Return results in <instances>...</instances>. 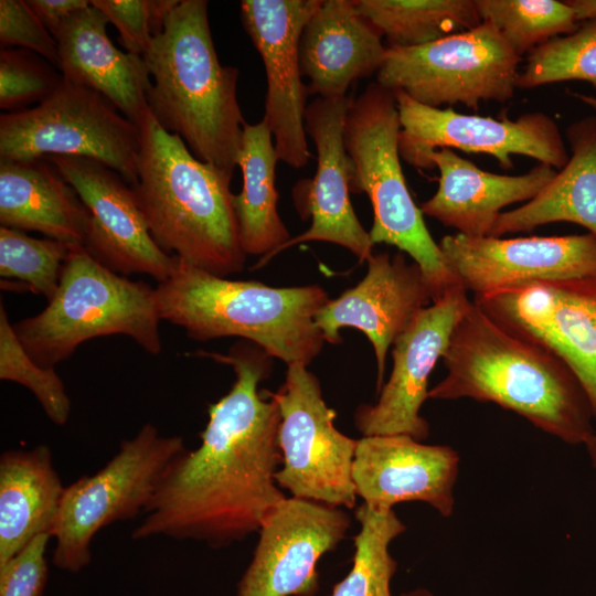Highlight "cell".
I'll return each mask as SVG.
<instances>
[{
    "instance_id": "cell-29",
    "label": "cell",
    "mask_w": 596,
    "mask_h": 596,
    "mask_svg": "<svg viewBox=\"0 0 596 596\" xmlns=\"http://www.w3.org/2000/svg\"><path fill=\"white\" fill-rule=\"evenodd\" d=\"M389 47H413L478 26L476 0H354Z\"/></svg>"
},
{
    "instance_id": "cell-41",
    "label": "cell",
    "mask_w": 596,
    "mask_h": 596,
    "mask_svg": "<svg viewBox=\"0 0 596 596\" xmlns=\"http://www.w3.org/2000/svg\"><path fill=\"white\" fill-rule=\"evenodd\" d=\"M570 95L581 100L583 104L592 108L596 115V97L587 94L570 92Z\"/></svg>"
},
{
    "instance_id": "cell-42",
    "label": "cell",
    "mask_w": 596,
    "mask_h": 596,
    "mask_svg": "<svg viewBox=\"0 0 596 596\" xmlns=\"http://www.w3.org/2000/svg\"><path fill=\"white\" fill-rule=\"evenodd\" d=\"M593 467L596 469V429L585 444Z\"/></svg>"
},
{
    "instance_id": "cell-6",
    "label": "cell",
    "mask_w": 596,
    "mask_h": 596,
    "mask_svg": "<svg viewBox=\"0 0 596 596\" xmlns=\"http://www.w3.org/2000/svg\"><path fill=\"white\" fill-rule=\"evenodd\" d=\"M400 132L398 109L390 89L374 82L358 97H351L344 124V146L352 166L350 190L370 199L373 245L384 243L409 255L421 267L434 302L460 283L408 190L401 164Z\"/></svg>"
},
{
    "instance_id": "cell-24",
    "label": "cell",
    "mask_w": 596,
    "mask_h": 596,
    "mask_svg": "<svg viewBox=\"0 0 596 596\" xmlns=\"http://www.w3.org/2000/svg\"><path fill=\"white\" fill-rule=\"evenodd\" d=\"M108 22L92 3L72 15L54 38L58 70L64 78L104 95L137 125L148 110L150 75L142 56L113 44Z\"/></svg>"
},
{
    "instance_id": "cell-2",
    "label": "cell",
    "mask_w": 596,
    "mask_h": 596,
    "mask_svg": "<svg viewBox=\"0 0 596 596\" xmlns=\"http://www.w3.org/2000/svg\"><path fill=\"white\" fill-rule=\"evenodd\" d=\"M441 359L447 374L428 398L494 403L571 445H585L595 432L589 400L570 366L549 348L494 321L473 301Z\"/></svg>"
},
{
    "instance_id": "cell-9",
    "label": "cell",
    "mask_w": 596,
    "mask_h": 596,
    "mask_svg": "<svg viewBox=\"0 0 596 596\" xmlns=\"http://www.w3.org/2000/svg\"><path fill=\"white\" fill-rule=\"evenodd\" d=\"M139 129L104 95L62 78L36 106L0 116V161L85 157L137 178Z\"/></svg>"
},
{
    "instance_id": "cell-3",
    "label": "cell",
    "mask_w": 596,
    "mask_h": 596,
    "mask_svg": "<svg viewBox=\"0 0 596 596\" xmlns=\"http://www.w3.org/2000/svg\"><path fill=\"white\" fill-rule=\"evenodd\" d=\"M139 129L137 178L130 185L149 232L167 254L220 277L244 269L230 189L232 175L195 158L148 110Z\"/></svg>"
},
{
    "instance_id": "cell-34",
    "label": "cell",
    "mask_w": 596,
    "mask_h": 596,
    "mask_svg": "<svg viewBox=\"0 0 596 596\" xmlns=\"http://www.w3.org/2000/svg\"><path fill=\"white\" fill-rule=\"evenodd\" d=\"M0 379L19 383L36 397L46 416L56 425H65L71 400L54 368L38 364L26 352L0 304Z\"/></svg>"
},
{
    "instance_id": "cell-25",
    "label": "cell",
    "mask_w": 596,
    "mask_h": 596,
    "mask_svg": "<svg viewBox=\"0 0 596 596\" xmlns=\"http://www.w3.org/2000/svg\"><path fill=\"white\" fill-rule=\"evenodd\" d=\"M0 223L83 246L89 212L49 160L0 161Z\"/></svg>"
},
{
    "instance_id": "cell-10",
    "label": "cell",
    "mask_w": 596,
    "mask_h": 596,
    "mask_svg": "<svg viewBox=\"0 0 596 596\" xmlns=\"http://www.w3.org/2000/svg\"><path fill=\"white\" fill-rule=\"evenodd\" d=\"M519 57L498 30L478 26L413 47H386L376 83L439 108L482 102L505 103L517 88Z\"/></svg>"
},
{
    "instance_id": "cell-1",
    "label": "cell",
    "mask_w": 596,
    "mask_h": 596,
    "mask_svg": "<svg viewBox=\"0 0 596 596\" xmlns=\"http://www.w3.org/2000/svg\"><path fill=\"white\" fill-rule=\"evenodd\" d=\"M228 364L230 392L207 408L198 448L181 453L163 475L132 539L164 535L227 546L258 532L286 496L275 475L283 462L277 402L258 384L273 358L244 341L227 354L198 352Z\"/></svg>"
},
{
    "instance_id": "cell-23",
    "label": "cell",
    "mask_w": 596,
    "mask_h": 596,
    "mask_svg": "<svg viewBox=\"0 0 596 596\" xmlns=\"http://www.w3.org/2000/svg\"><path fill=\"white\" fill-rule=\"evenodd\" d=\"M385 53L381 33L358 11L354 0H322L299 43L308 94L347 97L355 81L379 72Z\"/></svg>"
},
{
    "instance_id": "cell-36",
    "label": "cell",
    "mask_w": 596,
    "mask_h": 596,
    "mask_svg": "<svg viewBox=\"0 0 596 596\" xmlns=\"http://www.w3.org/2000/svg\"><path fill=\"white\" fill-rule=\"evenodd\" d=\"M179 0H92L119 33L126 52L142 56Z\"/></svg>"
},
{
    "instance_id": "cell-21",
    "label": "cell",
    "mask_w": 596,
    "mask_h": 596,
    "mask_svg": "<svg viewBox=\"0 0 596 596\" xmlns=\"http://www.w3.org/2000/svg\"><path fill=\"white\" fill-rule=\"evenodd\" d=\"M351 97H316L307 105L305 129L317 150L315 178L307 183L306 215L310 227L276 249L280 252L305 242L337 244L353 253L360 262L373 255L369 232L360 223L350 201L352 166L344 146V124ZM264 264V265H265Z\"/></svg>"
},
{
    "instance_id": "cell-33",
    "label": "cell",
    "mask_w": 596,
    "mask_h": 596,
    "mask_svg": "<svg viewBox=\"0 0 596 596\" xmlns=\"http://www.w3.org/2000/svg\"><path fill=\"white\" fill-rule=\"evenodd\" d=\"M584 81L596 89V18L581 21L571 34L550 40L528 54L517 88Z\"/></svg>"
},
{
    "instance_id": "cell-40",
    "label": "cell",
    "mask_w": 596,
    "mask_h": 596,
    "mask_svg": "<svg viewBox=\"0 0 596 596\" xmlns=\"http://www.w3.org/2000/svg\"><path fill=\"white\" fill-rule=\"evenodd\" d=\"M567 3L574 9L579 22L596 18V0H567Z\"/></svg>"
},
{
    "instance_id": "cell-26",
    "label": "cell",
    "mask_w": 596,
    "mask_h": 596,
    "mask_svg": "<svg viewBox=\"0 0 596 596\" xmlns=\"http://www.w3.org/2000/svg\"><path fill=\"white\" fill-rule=\"evenodd\" d=\"M570 158L531 201L502 212L490 236L531 231L554 222L581 225L596 236V115L566 129Z\"/></svg>"
},
{
    "instance_id": "cell-38",
    "label": "cell",
    "mask_w": 596,
    "mask_h": 596,
    "mask_svg": "<svg viewBox=\"0 0 596 596\" xmlns=\"http://www.w3.org/2000/svg\"><path fill=\"white\" fill-rule=\"evenodd\" d=\"M49 533L36 535L13 557L0 564V596H41L47 578Z\"/></svg>"
},
{
    "instance_id": "cell-7",
    "label": "cell",
    "mask_w": 596,
    "mask_h": 596,
    "mask_svg": "<svg viewBox=\"0 0 596 596\" xmlns=\"http://www.w3.org/2000/svg\"><path fill=\"white\" fill-rule=\"evenodd\" d=\"M160 320L155 288L110 270L82 245H73L47 306L12 326L29 355L54 368L83 342L104 336H127L159 354Z\"/></svg>"
},
{
    "instance_id": "cell-13",
    "label": "cell",
    "mask_w": 596,
    "mask_h": 596,
    "mask_svg": "<svg viewBox=\"0 0 596 596\" xmlns=\"http://www.w3.org/2000/svg\"><path fill=\"white\" fill-rule=\"evenodd\" d=\"M472 301L511 332L556 353L581 382L596 418V276L519 284Z\"/></svg>"
},
{
    "instance_id": "cell-11",
    "label": "cell",
    "mask_w": 596,
    "mask_h": 596,
    "mask_svg": "<svg viewBox=\"0 0 596 596\" xmlns=\"http://www.w3.org/2000/svg\"><path fill=\"white\" fill-rule=\"evenodd\" d=\"M268 394L280 412L283 467L275 475L277 485L295 498L352 509L358 439L334 426L336 412L324 402L317 376L305 365H287L284 384Z\"/></svg>"
},
{
    "instance_id": "cell-8",
    "label": "cell",
    "mask_w": 596,
    "mask_h": 596,
    "mask_svg": "<svg viewBox=\"0 0 596 596\" xmlns=\"http://www.w3.org/2000/svg\"><path fill=\"white\" fill-rule=\"evenodd\" d=\"M185 449L181 436H162L145 424L100 470L65 487L49 531L55 540L53 564L72 573L86 566L96 533L145 512L163 475Z\"/></svg>"
},
{
    "instance_id": "cell-20",
    "label": "cell",
    "mask_w": 596,
    "mask_h": 596,
    "mask_svg": "<svg viewBox=\"0 0 596 596\" xmlns=\"http://www.w3.org/2000/svg\"><path fill=\"white\" fill-rule=\"evenodd\" d=\"M459 455L445 445H427L404 434L358 439L352 466L356 496L375 509L421 501L443 517L454 511Z\"/></svg>"
},
{
    "instance_id": "cell-30",
    "label": "cell",
    "mask_w": 596,
    "mask_h": 596,
    "mask_svg": "<svg viewBox=\"0 0 596 596\" xmlns=\"http://www.w3.org/2000/svg\"><path fill=\"white\" fill-rule=\"evenodd\" d=\"M360 531L354 535L353 565L334 585L331 596H391L390 582L397 563L389 546L406 526L393 509L362 503L355 511Z\"/></svg>"
},
{
    "instance_id": "cell-17",
    "label": "cell",
    "mask_w": 596,
    "mask_h": 596,
    "mask_svg": "<svg viewBox=\"0 0 596 596\" xmlns=\"http://www.w3.org/2000/svg\"><path fill=\"white\" fill-rule=\"evenodd\" d=\"M74 188L89 212L83 247L110 270L170 277L177 256L153 241L131 187L115 170L85 157L46 158Z\"/></svg>"
},
{
    "instance_id": "cell-22",
    "label": "cell",
    "mask_w": 596,
    "mask_h": 596,
    "mask_svg": "<svg viewBox=\"0 0 596 596\" xmlns=\"http://www.w3.org/2000/svg\"><path fill=\"white\" fill-rule=\"evenodd\" d=\"M429 161L440 177L436 193L421 205L423 214L471 237L490 236L503 207L531 201L556 173L543 163L520 175L492 173L446 148Z\"/></svg>"
},
{
    "instance_id": "cell-43",
    "label": "cell",
    "mask_w": 596,
    "mask_h": 596,
    "mask_svg": "<svg viewBox=\"0 0 596 596\" xmlns=\"http://www.w3.org/2000/svg\"><path fill=\"white\" fill-rule=\"evenodd\" d=\"M401 596H434V595L426 589H415L408 593H404Z\"/></svg>"
},
{
    "instance_id": "cell-5",
    "label": "cell",
    "mask_w": 596,
    "mask_h": 596,
    "mask_svg": "<svg viewBox=\"0 0 596 596\" xmlns=\"http://www.w3.org/2000/svg\"><path fill=\"white\" fill-rule=\"evenodd\" d=\"M155 290L161 320L198 341L241 337L287 365L305 366L326 343L315 316L330 298L319 285L272 287L232 280L177 256L173 273Z\"/></svg>"
},
{
    "instance_id": "cell-28",
    "label": "cell",
    "mask_w": 596,
    "mask_h": 596,
    "mask_svg": "<svg viewBox=\"0 0 596 596\" xmlns=\"http://www.w3.org/2000/svg\"><path fill=\"white\" fill-rule=\"evenodd\" d=\"M279 160L273 135L264 119L245 124L237 158L243 185L233 195L238 237L244 254L262 256L254 268L290 240L277 211L275 170Z\"/></svg>"
},
{
    "instance_id": "cell-39",
    "label": "cell",
    "mask_w": 596,
    "mask_h": 596,
    "mask_svg": "<svg viewBox=\"0 0 596 596\" xmlns=\"http://www.w3.org/2000/svg\"><path fill=\"white\" fill-rule=\"evenodd\" d=\"M53 38L76 12L87 8V0H26Z\"/></svg>"
},
{
    "instance_id": "cell-16",
    "label": "cell",
    "mask_w": 596,
    "mask_h": 596,
    "mask_svg": "<svg viewBox=\"0 0 596 596\" xmlns=\"http://www.w3.org/2000/svg\"><path fill=\"white\" fill-rule=\"evenodd\" d=\"M470 304L465 288L455 286L424 308L394 341L387 382L374 404H362L354 413V425L363 436L404 434L421 441L428 437L429 425L421 415L428 380Z\"/></svg>"
},
{
    "instance_id": "cell-32",
    "label": "cell",
    "mask_w": 596,
    "mask_h": 596,
    "mask_svg": "<svg viewBox=\"0 0 596 596\" xmlns=\"http://www.w3.org/2000/svg\"><path fill=\"white\" fill-rule=\"evenodd\" d=\"M72 245L53 238H35L0 226L1 288L31 291L49 300L55 295Z\"/></svg>"
},
{
    "instance_id": "cell-15",
    "label": "cell",
    "mask_w": 596,
    "mask_h": 596,
    "mask_svg": "<svg viewBox=\"0 0 596 596\" xmlns=\"http://www.w3.org/2000/svg\"><path fill=\"white\" fill-rule=\"evenodd\" d=\"M350 524L344 508L286 497L258 530L237 596H316L317 563L338 546Z\"/></svg>"
},
{
    "instance_id": "cell-37",
    "label": "cell",
    "mask_w": 596,
    "mask_h": 596,
    "mask_svg": "<svg viewBox=\"0 0 596 596\" xmlns=\"http://www.w3.org/2000/svg\"><path fill=\"white\" fill-rule=\"evenodd\" d=\"M0 43L32 51L58 68L57 43L26 0L0 1Z\"/></svg>"
},
{
    "instance_id": "cell-31",
    "label": "cell",
    "mask_w": 596,
    "mask_h": 596,
    "mask_svg": "<svg viewBox=\"0 0 596 596\" xmlns=\"http://www.w3.org/2000/svg\"><path fill=\"white\" fill-rule=\"evenodd\" d=\"M476 6L481 20L492 24L519 57L573 33L581 23L567 1L476 0Z\"/></svg>"
},
{
    "instance_id": "cell-14",
    "label": "cell",
    "mask_w": 596,
    "mask_h": 596,
    "mask_svg": "<svg viewBox=\"0 0 596 596\" xmlns=\"http://www.w3.org/2000/svg\"><path fill=\"white\" fill-rule=\"evenodd\" d=\"M322 0H243L241 20L265 66L266 121L280 161L299 169L310 159L306 139L307 86L301 81L299 43Z\"/></svg>"
},
{
    "instance_id": "cell-4",
    "label": "cell",
    "mask_w": 596,
    "mask_h": 596,
    "mask_svg": "<svg viewBox=\"0 0 596 596\" xmlns=\"http://www.w3.org/2000/svg\"><path fill=\"white\" fill-rule=\"evenodd\" d=\"M209 2L179 0L142 55L148 108L204 163L233 175L246 124L237 102L238 70L219 61Z\"/></svg>"
},
{
    "instance_id": "cell-18",
    "label": "cell",
    "mask_w": 596,
    "mask_h": 596,
    "mask_svg": "<svg viewBox=\"0 0 596 596\" xmlns=\"http://www.w3.org/2000/svg\"><path fill=\"white\" fill-rule=\"evenodd\" d=\"M448 267L473 296L519 284L596 276V236L502 238L459 233L438 243Z\"/></svg>"
},
{
    "instance_id": "cell-12",
    "label": "cell",
    "mask_w": 596,
    "mask_h": 596,
    "mask_svg": "<svg viewBox=\"0 0 596 596\" xmlns=\"http://www.w3.org/2000/svg\"><path fill=\"white\" fill-rule=\"evenodd\" d=\"M392 93L401 123L400 155L413 167L432 169L429 156L444 148L492 156L504 170L513 168L514 155L555 170L570 158L557 123L545 113H525L515 119L465 115L421 104L403 92Z\"/></svg>"
},
{
    "instance_id": "cell-19",
    "label": "cell",
    "mask_w": 596,
    "mask_h": 596,
    "mask_svg": "<svg viewBox=\"0 0 596 596\" xmlns=\"http://www.w3.org/2000/svg\"><path fill=\"white\" fill-rule=\"evenodd\" d=\"M368 272L354 287L329 301L315 316L326 342L342 341L340 329L362 331L373 345L376 361V390L383 386L386 356L394 341L417 315L432 302V292L421 267L407 263L398 251L373 254Z\"/></svg>"
},
{
    "instance_id": "cell-35",
    "label": "cell",
    "mask_w": 596,
    "mask_h": 596,
    "mask_svg": "<svg viewBox=\"0 0 596 596\" xmlns=\"http://www.w3.org/2000/svg\"><path fill=\"white\" fill-rule=\"evenodd\" d=\"M54 67L32 51L1 49L0 108L6 113L18 111L49 97L63 78Z\"/></svg>"
},
{
    "instance_id": "cell-27",
    "label": "cell",
    "mask_w": 596,
    "mask_h": 596,
    "mask_svg": "<svg viewBox=\"0 0 596 596\" xmlns=\"http://www.w3.org/2000/svg\"><path fill=\"white\" fill-rule=\"evenodd\" d=\"M65 487L51 449H9L0 456V564L49 533Z\"/></svg>"
}]
</instances>
